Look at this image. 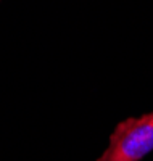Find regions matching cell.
<instances>
[{
    "label": "cell",
    "instance_id": "cell-1",
    "mask_svg": "<svg viewBox=\"0 0 153 161\" xmlns=\"http://www.w3.org/2000/svg\"><path fill=\"white\" fill-rule=\"evenodd\" d=\"M153 152V111L128 118L110 136V145L97 161H140Z\"/></svg>",
    "mask_w": 153,
    "mask_h": 161
}]
</instances>
